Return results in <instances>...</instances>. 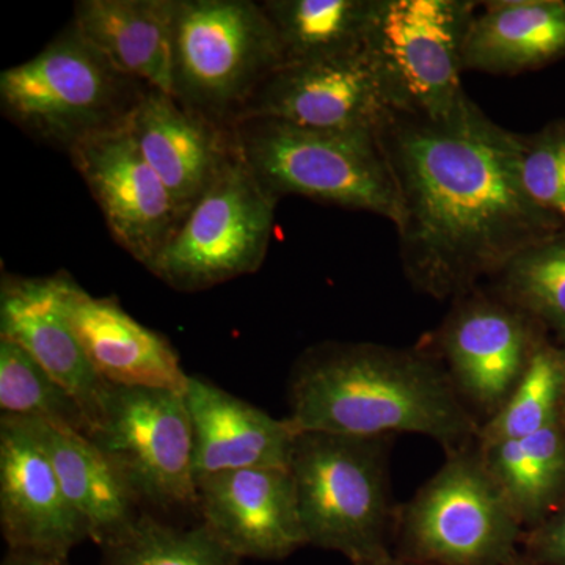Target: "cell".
Instances as JSON below:
<instances>
[{"instance_id": "7", "label": "cell", "mask_w": 565, "mask_h": 565, "mask_svg": "<svg viewBox=\"0 0 565 565\" xmlns=\"http://www.w3.org/2000/svg\"><path fill=\"white\" fill-rule=\"evenodd\" d=\"M473 0H377L364 52L390 110L444 117L470 98L463 51Z\"/></svg>"}, {"instance_id": "6", "label": "cell", "mask_w": 565, "mask_h": 565, "mask_svg": "<svg viewBox=\"0 0 565 565\" xmlns=\"http://www.w3.org/2000/svg\"><path fill=\"white\" fill-rule=\"evenodd\" d=\"M285 63L273 22L252 0H178L172 96L233 129L263 82Z\"/></svg>"}, {"instance_id": "5", "label": "cell", "mask_w": 565, "mask_h": 565, "mask_svg": "<svg viewBox=\"0 0 565 565\" xmlns=\"http://www.w3.org/2000/svg\"><path fill=\"white\" fill-rule=\"evenodd\" d=\"M288 470L307 544L355 565L388 556V437L299 433Z\"/></svg>"}, {"instance_id": "21", "label": "cell", "mask_w": 565, "mask_h": 565, "mask_svg": "<svg viewBox=\"0 0 565 565\" xmlns=\"http://www.w3.org/2000/svg\"><path fill=\"white\" fill-rule=\"evenodd\" d=\"M565 58L564 0H492L476 11L465 71L515 76Z\"/></svg>"}, {"instance_id": "8", "label": "cell", "mask_w": 565, "mask_h": 565, "mask_svg": "<svg viewBox=\"0 0 565 565\" xmlns=\"http://www.w3.org/2000/svg\"><path fill=\"white\" fill-rule=\"evenodd\" d=\"M274 199L236 147L148 270L181 292L258 273L273 243Z\"/></svg>"}, {"instance_id": "10", "label": "cell", "mask_w": 565, "mask_h": 565, "mask_svg": "<svg viewBox=\"0 0 565 565\" xmlns=\"http://www.w3.org/2000/svg\"><path fill=\"white\" fill-rule=\"evenodd\" d=\"M90 438L140 501L196 509L192 424L182 393L111 386L106 415Z\"/></svg>"}, {"instance_id": "3", "label": "cell", "mask_w": 565, "mask_h": 565, "mask_svg": "<svg viewBox=\"0 0 565 565\" xmlns=\"http://www.w3.org/2000/svg\"><path fill=\"white\" fill-rule=\"evenodd\" d=\"M148 85L121 73L71 22L31 61L0 74V107L21 131L70 152L128 122Z\"/></svg>"}, {"instance_id": "27", "label": "cell", "mask_w": 565, "mask_h": 565, "mask_svg": "<svg viewBox=\"0 0 565 565\" xmlns=\"http://www.w3.org/2000/svg\"><path fill=\"white\" fill-rule=\"evenodd\" d=\"M494 294L565 334V233L546 237L519 253L492 278Z\"/></svg>"}, {"instance_id": "16", "label": "cell", "mask_w": 565, "mask_h": 565, "mask_svg": "<svg viewBox=\"0 0 565 565\" xmlns=\"http://www.w3.org/2000/svg\"><path fill=\"white\" fill-rule=\"evenodd\" d=\"M0 338L20 345L81 404L98 429L111 385L92 366L79 338L63 310L55 274L20 277L3 274L0 285Z\"/></svg>"}, {"instance_id": "11", "label": "cell", "mask_w": 565, "mask_h": 565, "mask_svg": "<svg viewBox=\"0 0 565 565\" xmlns=\"http://www.w3.org/2000/svg\"><path fill=\"white\" fill-rule=\"evenodd\" d=\"M539 323L493 291L476 288L455 300L434 337L463 403L490 416L503 407L544 340Z\"/></svg>"}, {"instance_id": "32", "label": "cell", "mask_w": 565, "mask_h": 565, "mask_svg": "<svg viewBox=\"0 0 565 565\" xmlns=\"http://www.w3.org/2000/svg\"><path fill=\"white\" fill-rule=\"evenodd\" d=\"M359 565H418V564H408L401 563V561L390 559L388 556L382 557V559L371 561V563H363Z\"/></svg>"}, {"instance_id": "9", "label": "cell", "mask_w": 565, "mask_h": 565, "mask_svg": "<svg viewBox=\"0 0 565 565\" xmlns=\"http://www.w3.org/2000/svg\"><path fill=\"white\" fill-rule=\"evenodd\" d=\"M448 456L401 512L405 544L427 563H504L514 552L522 522L479 449Z\"/></svg>"}, {"instance_id": "28", "label": "cell", "mask_w": 565, "mask_h": 565, "mask_svg": "<svg viewBox=\"0 0 565 565\" xmlns=\"http://www.w3.org/2000/svg\"><path fill=\"white\" fill-rule=\"evenodd\" d=\"M104 565H239L243 561L203 523L181 530L143 512L104 546Z\"/></svg>"}, {"instance_id": "26", "label": "cell", "mask_w": 565, "mask_h": 565, "mask_svg": "<svg viewBox=\"0 0 565 565\" xmlns=\"http://www.w3.org/2000/svg\"><path fill=\"white\" fill-rule=\"evenodd\" d=\"M565 397V352L539 345L503 407L479 429V446L515 440L559 422Z\"/></svg>"}, {"instance_id": "17", "label": "cell", "mask_w": 565, "mask_h": 565, "mask_svg": "<svg viewBox=\"0 0 565 565\" xmlns=\"http://www.w3.org/2000/svg\"><path fill=\"white\" fill-rule=\"evenodd\" d=\"M55 277L66 318L104 382L184 393L189 374L161 333L126 313L115 297L92 296L66 273Z\"/></svg>"}, {"instance_id": "31", "label": "cell", "mask_w": 565, "mask_h": 565, "mask_svg": "<svg viewBox=\"0 0 565 565\" xmlns=\"http://www.w3.org/2000/svg\"><path fill=\"white\" fill-rule=\"evenodd\" d=\"M2 565H70L68 561L51 559V557H41L25 555V553L9 552L3 559Z\"/></svg>"}, {"instance_id": "14", "label": "cell", "mask_w": 565, "mask_h": 565, "mask_svg": "<svg viewBox=\"0 0 565 565\" xmlns=\"http://www.w3.org/2000/svg\"><path fill=\"white\" fill-rule=\"evenodd\" d=\"M390 111L363 50L340 57L282 63L255 92L237 122L262 118L303 128L377 131Z\"/></svg>"}, {"instance_id": "15", "label": "cell", "mask_w": 565, "mask_h": 565, "mask_svg": "<svg viewBox=\"0 0 565 565\" xmlns=\"http://www.w3.org/2000/svg\"><path fill=\"white\" fill-rule=\"evenodd\" d=\"M196 494L203 525L241 559H282L307 545L289 470L204 476Z\"/></svg>"}, {"instance_id": "30", "label": "cell", "mask_w": 565, "mask_h": 565, "mask_svg": "<svg viewBox=\"0 0 565 565\" xmlns=\"http://www.w3.org/2000/svg\"><path fill=\"white\" fill-rule=\"evenodd\" d=\"M535 542L546 557L565 564V508L539 531Z\"/></svg>"}, {"instance_id": "29", "label": "cell", "mask_w": 565, "mask_h": 565, "mask_svg": "<svg viewBox=\"0 0 565 565\" xmlns=\"http://www.w3.org/2000/svg\"><path fill=\"white\" fill-rule=\"evenodd\" d=\"M520 177L530 199L565 232V120L520 134Z\"/></svg>"}, {"instance_id": "20", "label": "cell", "mask_w": 565, "mask_h": 565, "mask_svg": "<svg viewBox=\"0 0 565 565\" xmlns=\"http://www.w3.org/2000/svg\"><path fill=\"white\" fill-rule=\"evenodd\" d=\"M178 0H81L73 24L121 73L172 95Z\"/></svg>"}, {"instance_id": "12", "label": "cell", "mask_w": 565, "mask_h": 565, "mask_svg": "<svg viewBox=\"0 0 565 565\" xmlns=\"http://www.w3.org/2000/svg\"><path fill=\"white\" fill-rule=\"evenodd\" d=\"M126 125L82 141L68 156L99 204L114 239L148 269L184 214Z\"/></svg>"}, {"instance_id": "4", "label": "cell", "mask_w": 565, "mask_h": 565, "mask_svg": "<svg viewBox=\"0 0 565 565\" xmlns=\"http://www.w3.org/2000/svg\"><path fill=\"white\" fill-rule=\"evenodd\" d=\"M237 150L274 199L297 195L401 222V200L377 131H333L277 120L233 128Z\"/></svg>"}, {"instance_id": "2", "label": "cell", "mask_w": 565, "mask_h": 565, "mask_svg": "<svg viewBox=\"0 0 565 565\" xmlns=\"http://www.w3.org/2000/svg\"><path fill=\"white\" fill-rule=\"evenodd\" d=\"M288 422L297 434L426 435L448 455L468 448L481 429L435 352L340 341L297 360Z\"/></svg>"}, {"instance_id": "24", "label": "cell", "mask_w": 565, "mask_h": 565, "mask_svg": "<svg viewBox=\"0 0 565 565\" xmlns=\"http://www.w3.org/2000/svg\"><path fill=\"white\" fill-rule=\"evenodd\" d=\"M478 449L522 523L541 519L565 489V434L561 419L525 438Z\"/></svg>"}, {"instance_id": "1", "label": "cell", "mask_w": 565, "mask_h": 565, "mask_svg": "<svg viewBox=\"0 0 565 565\" xmlns=\"http://www.w3.org/2000/svg\"><path fill=\"white\" fill-rule=\"evenodd\" d=\"M401 200V264L416 291L459 299L519 253L565 233L527 195L520 134L471 98L444 117L390 111L377 129Z\"/></svg>"}, {"instance_id": "22", "label": "cell", "mask_w": 565, "mask_h": 565, "mask_svg": "<svg viewBox=\"0 0 565 565\" xmlns=\"http://www.w3.org/2000/svg\"><path fill=\"white\" fill-rule=\"evenodd\" d=\"M35 423L63 492L87 526L90 541L110 544L139 519L140 498L90 437Z\"/></svg>"}, {"instance_id": "23", "label": "cell", "mask_w": 565, "mask_h": 565, "mask_svg": "<svg viewBox=\"0 0 565 565\" xmlns=\"http://www.w3.org/2000/svg\"><path fill=\"white\" fill-rule=\"evenodd\" d=\"M377 0H266L282 61L340 57L364 50Z\"/></svg>"}, {"instance_id": "19", "label": "cell", "mask_w": 565, "mask_h": 565, "mask_svg": "<svg viewBox=\"0 0 565 565\" xmlns=\"http://www.w3.org/2000/svg\"><path fill=\"white\" fill-rule=\"evenodd\" d=\"M126 126L184 215L221 173L234 148L233 129L207 121L154 88H148Z\"/></svg>"}, {"instance_id": "25", "label": "cell", "mask_w": 565, "mask_h": 565, "mask_svg": "<svg viewBox=\"0 0 565 565\" xmlns=\"http://www.w3.org/2000/svg\"><path fill=\"white\" fill-rule=\"evenodd\" d=\"M0 415L35 419L92 437L81 404L20 345L0 338Z\"/></svg>"}, {"instance_id": "13", "label": "cell", "mask_w": 565, "mask_h": 565, "mask_svg": "<svg viewBox=\"0 0 565 565\" xmlns=\"http://www.w3.org/2000/svg\"><path fill=\"white\" fill-rule=\"evenodd\" d=\"M0 526L9 552L51 559L90 539L33 419L0 415Z\"/></svg>"}, {"instance_id": "18", "label": "cell", "mask_w": 565, "mask_h": 565, "mask_svg": "<svg viewBox=\"0 0 565 565\" xmlns=\"http://www.w3.org/2000/svg\"><path fill=\"white\" fill-rule=\"evenodd\" d=\"M182 396L191 416L196 481L247 468L288 470L297 437L288 418H274L196 375H189Z\"/></svg>"}]
</instances>
